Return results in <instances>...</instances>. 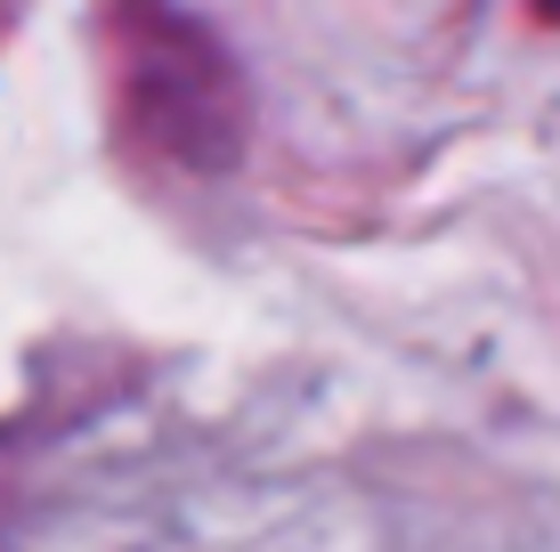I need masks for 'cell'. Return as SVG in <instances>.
Masks as SVG:
<instances>
[]
</instances>
